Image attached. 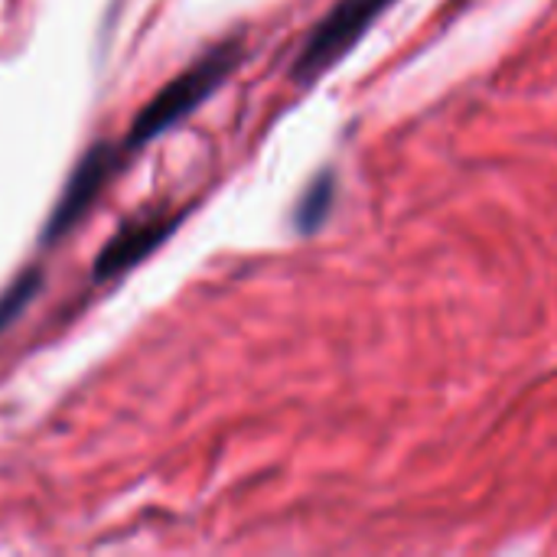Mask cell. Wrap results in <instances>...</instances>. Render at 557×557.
Returning a JSON list of instances; mask_svg holds the SVG:
<instances>
[{"mask_svg":"<svg viewBox=\"0 0 557 557\" xmlns=\"http://www.w3.org/2000/svg\"><path fill=\"white\" fill-rule=\"evenodd\" d=\"M242 59V46L238 42H222L212 52H206L202 59H196L186 72H180L176 78H170L134 117L131 131L124 134V140L117 144V153L127 160L131 153H137L140 147H147L150 140H157L163 131H170L173 124H180L189 111H196L238 65Z\"/></svg>","mask_w":557,"mask_h":557,"instance_id":"1","label":"cell"},{"mask_svg":"<svg viewBox=\"0 0 557 557\" xmlns=\"http://www.w3.org/2000/svg\"><path fill=\"white\" fill-rule=\"evenodd\" d=\"M388 3L392 0H339L330 10V16L310 33V39L304 42V49L297 52L294 78L310 82V78L323 75L349 46H356V39L369 29V23Z\"/></svg>","mask_w":557,"mask_h":557,"instance_id":"2","label":"cell"},{"mask_svg":"<svg viewBox=\"0 0 557 557\" xmlns=\"http://www.w3.org/2000/svg\"><path fill=\"white\" fill-rule=\"evenodd\" d=\"M121 163H124V157L117 153V147H108V144H98V147H91L82 157V163L75 166L72 180L65 183L55 209L49 212V222H46V232H42V242L46 245L55 242V238H62L85 215V209L98 199V193L121 170Z\"/></svg>","mask_w":557,"mask_h":557,"instance_id":"3","label":"cell"},{"mask_svg":"<svg viewBox=\"0 0 557 557\" xmlns=\"http://www.w3.org/2000/svg\"><path fill=\"white\" fill-rule=\"evenodd\" d=\"M176 225H180V215H147V219H134V222L121 225L117 235L101 248V255L91 264L95 281H108L114 274L131 271L153 248H160V242H166V235Z\"/></svg>","mask_w":557,"mask_h":557,"instance_id":"4","label":"cell"},{"mask_svg":"<svg viewBox=\"0 0 557 557\" xmlns=\"http://www.w3.org/2000/svg\"><path fill=\"white\" fill-rule=\"evenodd\" d=\"M39 284H42V277L36 274V271H26V274H20L3 294H0V333L23 313V307L33 300V294L39 290Z\"/></svg>","mask_w":557,"mask_h":557,"instance_id":"5","label":"cell"},{"mask_svg":"<svg viewBox=\"0 0 557 557\" xmlns=\"http://www.w3.org/2000/svg\"><path fill=\"white\" fill-rule=\"evenodd\" d=\"M330 199H333V183H330V176H326V180H320V183L307 193V199H304V206H300V212H297L300 225H304V228H313V225L326 215Z\"/></svg>","mask_w":557,"mask_h":557,"instance_id":"6","label":"cell"}]
</instances>
